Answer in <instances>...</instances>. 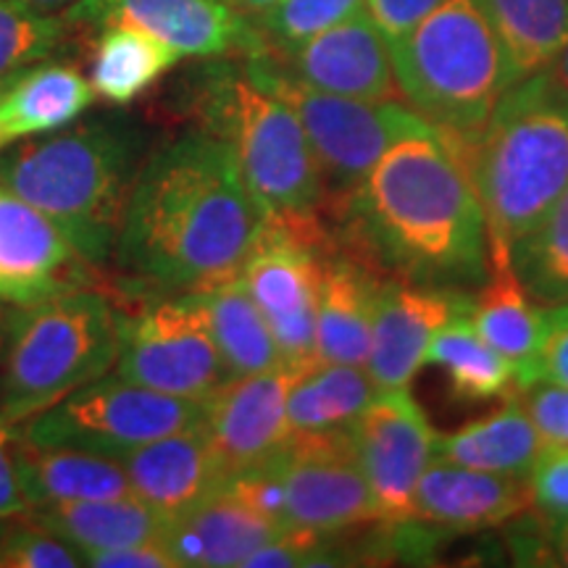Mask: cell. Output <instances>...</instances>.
I'll list each match as a JSON object with an SVG mask.
<instances>
[{
	"label": "cell",
	"instance_id": "obj_1",
	"mask_svg": "<svg viewBox=\"0 0 568 568\" xmlns=\"http://www.w3.org/2000/svg\"><path fill=\"white\" fill-rule=\"evenodd\" d=\"M337 247L389 280L477 293L493 251L464 166L432 124L400 134L329 211Z\"/></svg>",
	"mask_w": 568,
	"mask_h": 568
},
{
	"label": "cell",
	"instance_id": "obj_2",
	"mask_svg": "<svg viewBox=\"0 0 568 568\" xmlns=\"http://www.w3.org/2000/svg\"><path fill=\"white\" fill-rule=\"evenodd\" d=\"M268 224L224 140L190 126L148 153L111 258L172 295L243 272Z\"/></svg>",
	"mask_w": 568,
	"mask_h": 568
},
{
	"label": "cell",
	"instance_id": "obj_3",
	"mask_svg": "<svg viewBox=\"0 0 568 568\" xmlns=\"http://www.w3.org/2000/svg\"><path fill=\"white\" fill-rule=\"evenodd\" d=\"M197 130L224 140L268 222L329 240V197L295 111L253 74L245 59H209L187 82Z\"/></svg>",
	"mask_w": 568,
	"mask_h": 568
},
{
	"label": "cell",
	"instance_id": "obj_4",
	"mask_svg": "<svg viewBox=\"0 0 568 568\" xmlns=\"http://www.w3.org/2000/svg\"><path fill=\"white\" fill-rule=\"evenodd\" d=\"M145 159V134L132 122L90 119L0 151V184L59 224L88 264H103Z\"/></svg>",
	"mask_w": 568,
	"mask_h": 568
},
{
	"label": "cell",
	"instance_id": "obj_5",
	"mask_svg": "<svg viewBox=\"0 0 568 568\" xmlns=\"http://www.w3.org/2000/svg\"><path fill=\"white\" fill-rule=\"evenodd\" d=\"M479 197L493 266L537 230L568 187V101L548 71L510 84L460 159Z\"/></svg>",
	"mask_w": 568,
	"mask_h": 568
},
{
	"label": "cell",
	"instance_id": "obj_6",
	"mask_svg": "<svg viewBox=\"0 0 568 568\" xmlns=\"http://www.w3.org/2000/svg\"><path fill=\"white\" fill-rule=\"evenodd\" d=\"M389 55L400 101L464 159L510 88L506 53L481 0L439 3L389 45Z\"/></svg>",
	"mask_w": 568,
	"mask_h": 568
},
{
	"label": "cell",
	"instance_id": "obj_7",
	"mask_svg": "<svg viewBox=\"0 0 568 568\" xmlns=\"http://www.w3.org/2000/svg\"><path fill=\"white\" fill-rule=\"evenodd\" d=\"M0 422L24 424L116 364L119 314L95 290H69L9 316Z\"/></svg>",
	"mask_w": 568,
	"mask_h": 568
},
{
	"label": "cell",
	"instance_id": "obj_8",
	"mask_svg": "<svg viewBox=\"0 0 568 568\" xmlns=\"http://www.w3.org/2000/svg\"><path fill=\"white\" fill-rule=\"evenodd\" d=\"M230 487L284 529L335 535L379 521L351 432L290 437L268 464L232 477Z\"/></svg>",
	"mask_w": 568,
	"mask_h": 568
},
{
	"label": "cell",
	"instance_id": "obj_9",
	"mask_svg": "<svg viewBox=\"0 0 568 568\" xmlns=\"http://www.w3.org/2000/svg\"><path fill=\"white\" fill-rule=\"evenodd\" d=\"M245 63L295 111L322 169L326 197H329L326 222L329 211L364 182L382 153L400 134L424 124V119L403 101H355V98L308 88L287 74L268 51L245 59Z\"/></svg>",
	"mask_w": 568,
	"mask_h": 568
},
{
	"label": "cell",
	"instance_id": "obj_10",
	"mask_svg": "<svg viewBox=\"0 0 568 568\" xmlns=\"http://www.w3.org/2000/svg\"><path fill=\"white\" fill-rule=\"evenodd\" d=\"M203 424V403L155 393L119 374H105L27 418L21 437L42 447H77L124 458L138 447Z\"/></svg>",
	"mask_w": 568,
	"mask_h": 568
},
{
	"label": "cell",
	"instance_id": "obj_11",
	"mask_svg": "<svg viewBox=\"0 0 568 568\" xmlns=\"http://www.w3.org/2000/svg\"><path fill=\"white\" fill-rule=\"evenodd\" d=\"M113 374L201 403L232 379L195 293L166 297L138 316L119 318Z\"/></svg>",
	"mask_w": 568,
	"mask_h": 568
},
{
	"label": "cell",
	"instance_id": "obj_12",
	"mask_svg": "<svg viewBox=\"0 0 568 568\" xmlns=\"http://www.w3.org/2000/svg\"><path fill=\"white\" fill-rule=\"evenodd\" d=\"M335 243L316 240L293 226L268 222L243 276L247 293L272 326L284 366H316V308L322 287V255Z\"/></svg>",
	"mask_w": 568,
	"mask_h": 568
},
{
	"label": "cell",
	"instance_id": "obj_13",
	"mask_svg": "<svg viewBox=\"0 0 568 568\" xmlns=\"http://www.w3.org/2000/svg\"><path fill=\"white\" fill-rule=\"evenodd\" d=\"M63 13L74 27H134L182 59H253L268 51L253 17L222 0H80Z\"/></svg>",
	"mask_w": 568,
	"mask_h": 568
},
{
	"label": "cell",
	"instance_id": "obj_14",
	"mask_svg": "<svg viewBox=\"0 0 568 568\" xmlns=\"http://www.w3.org/2000/svg\"><path fill=\"white\" fill-rule=\"evenodd\" d=\"M351 437L379 521H414V495L435 460L437 429L410 389L376 393Z\"/></svg>",
	"mask_w": 568,
	"mask_h": 568
},
{
	"label": "cell",
	"instance_id": "obj_15",
	"mask_svg": "<svg viewBox=\"0 0 568 568\" xmlns=\"http://www.w3.org/2000/svg\"><path fill=\"white\" fill-rule=\"evenodd\" d=\"M471 295L382 276L364 364L376 393L410 389L426 366L432 339L450 318L471 311Z\"/></svg>",
	"mask_w": 568,
	"mask_h": 568
},
{
	"label": "cell",
	"instance_id": "obj_16",
	"mask_svg": "<svg viewBox=\"0 0 568 568\" xmlns=\"http://www.w3.org/2000/svg\"><path fill=\"white\" fill-rule=\"evenodd\" d=\"M303 372L290 366L237 376L203 400V429L232 477L272 460L290 443L287 397Z\"/></svg>",
	"mask_w": 568,
	"mask_h": 568
},
{
	"label": "cell",
	"instance_id": "obj_17",
	"mask_svg": "<svg viewBox=\"0 0 568 568\" xmlns=\"http://www.w3.org/2000/svg\"><path fill=\"white\" fill-rule=\"evenodd\" d=\"M308 88L355 101H400L387 40L366 11L303 40L284 53L268 51Z\"/></svg>",
	"mask_w": 568,
	"mask_h": 568
},
{
	"label": "cell",
	"instance_id": "obj_18",
	"mask_svg": "<svg viewBox=\"0 0 568 568\" xmlns=\"http://www.w3.org/2000/svg\"><path fill=\"white\" fill-rule=\"evenodd\" d=\"M84 266L59 224L0 184V301L30 305L80 290Z\"/></svg>",
	"mask_w": 568,
	"mask_h": 568
},
{
	"label": "cell",
	"instance_id": "obj_19",
	"mask_svg": "<svg viewBox=\"0 0 568 568\" xmlns=\"http://www.w3.org/2000/svg\"><path fill=\"white\" fill-rule=\"evenodd\" d=\"M531 510L527 477H506L437 458L426 466L414 495L416 521L450 535L500 529Z\"/></svg>",
	"mask_w": 568,
	"mask_h": 568
},
{
	"label": "cell",
	"instance_id": "obj_20",
	"mask_svg": "<svg viewBox=\"0 0 568 568\" xmlns=\"http://www.w3.org/2000/svg\"><path fill=\"white\" fill-rule=\"evenodd\" d=\"M119 460L132 495L169 521L201 506L230 481L203 424L142 445Z\"/></svg>",
	"mask_w": 568,
	"mask_h": 568
},
{
	"label": "cell",
	"instance_id": "obj_21",
	"mask_svg": "<svg viewBox=\"0 0 568 568\" xmlns=\"http://www.w3.org/2000/svg\"><path fill=\"white\" fill-rule=\"evenodd\" d=\"M284 531L290 529L234 493L226 481L201 506L172 518L163 539L180 568H232L245 566L247 558Z\"/></svg>",
	"mask_w": 568,
	"mask_h": 568
},
{
	"label": "cell",
	"instance_id": "obj_22",
	"mask_svg": "<svg viewBox=\"0 0 568 568\" xmlns=\"http://www.w3.org/2000/svg\"><path fill=\"white\" fill-rule=\"evenodd\" d=\"M382 276L332 245L322 255V287L316 308L318 364L364 366Z\"/></svg>",
	"mask_w": 568,
	"mask_h": 568
},
{
	"label": "cell",
	"instance_id": "obj_23",
	"mask_svg": "<svg viewBox=\"0 0 568 568\" xmlns=\"http://www.w3.org/2000/svg\"><path fill=\"white\" fill-rule=\"evenodd\" d=\"M95 98L90 80L69 63L40 61L21 69L0 95V151L19 140L74 124Z\"/></svg>",
	"mask_w": 568,
	"mask_h": 568
},
{
	"label": "cell",
	"instance_id": "obj_24",
	"mask_svg": "<svg viewBox=\"0 0 568 568\" xmlns=\"http://www.w3.org/2000/svg\"><path fill=\"white\" fill-rule=\"evenodd\" d=\"M27 521L53 531L82 552H101L126 545L161 539L166 535L169 518L153 510L134 495L103 497V500H63L32 506Z\"/></svg>",
	"mask_w": 568,
	"mask_h": 568
},
{
	"label": "cell",
	"instance_id": "obj_25",
	"mask_svg": "<svg viewBox=\"0 0 568 568\" xmlns=\"http://www.w3.org/2000/svg\"><path fill=\"white\" fill-rule=\"evenodd\" d=\"M545 450L548 445L539 437L516 389L503 397V406L489 416L437 435L435 443V456L450 464L527 479Z\"/></svg>",
	"mask_w": 568,
	"mask_h": 568
},
{
	"label": "cell",
	"instance_id": "obj_26",
	"mask_svg": "<svg viewBox=\"0 0 568 568\" xmlns=\"http://www.w3.org/2000/svg\"><path fill=\"white\" fill-rule=\"evenodd\" d=\"M17 460L21 487L32 506L132 495L130 479L119 458L98 456L77 447L32 445L19 432Z\"/></svg>",
	"mask_w": 568,
	"mask_h": 568
},
{
	"label": "cell",
	"instance_id": "obj_27",
	"mask_svg": "<svg viewBox=\"0 0 568 568\" xmlns=\"http://www.w3.org/2000/svg\"><path fill=\"white\" fill-rule=\"evenodd\" d=\"M468 318L479 337L514 366L516 387L521 385L542 339L545 311L527 293L514 266H493L489 280L471 295Z\"/></svg>",
	"mask_w": 568,
	"mask_h": 568
},
{
	"label": "cell",
	"instance_id": "obj_28",
	"mask_svg": "<svg viewBox=\"0 0 568 568\" xmlns=\"http://www.w3.org/2000/svg\"><path fill=\"white\" fill-rule=\"evenodd\" d=\"M232 379L284 366L272 326L247 293L243 276L195 293Z\"/></svg>",
	"mask_w": 568,
	"mask_h": 568
},
{
	"label": "cell",
	"instance_id": "obj_29",
	"mask_svg": "<svg viewBox=\"0 0 568 568\" xmlns=\"http://www.w3.org/2000/svg\"><path fill=\"white\" fill-rule=\"evenodd\" d=\"M376 397L364 366L316 364L297 376L287 397L290 437L351 432Z\"/></svg>",
	"mask_w": 568,
	"mask_h": 568
},
{
	"label": "cell",
	"instance_id": "obj_30",
	"mask_svg": "<svg viewBox=\"0 0 568 568\" xmlns=\"http://www.w3.org/2000/svg\"><path fill=\"white\" fill-rule=\"evenodd\" d=\"M508 61L510 84L548 71L568 45V0H481Z\"/></svg>",
	"mask_w": 568,
	"mask_h": 568
},
{
	"label": "cell",
	"instance_id": "obj_31",
	"mask_svg": "<svg viewBox=\"0 0 568 568\" xmlns=\"http://www.w3.org/2000/svg\"><path fill=\"white\" fill-rule=\"evenodd\" d=\"M182 55L134 27H101L92 51L90 84L103 101L126 105L148 92Z\"/></svg>",
	"mask_w": 568,
	"mask_h": 568
},
{
	"label": "cell",
	"instance_id": "obj_32",
	"mask_svg": "<svg viewBox=\"0 0 568 568\" xmlns=\"http://www.w3.org/2000/svg\"><path fill=\"white\" fill-rule=\"evenodd\" d=\"M426 366L447 376V387L458 403H487L516 389L514 366L489 347L474 329L468 314L450 318L432 339Z\"/></svg>",
	"mask_w": 568,
	"mask_h": 568
},
{
	"label": "cell",
	"instance_id": "obj_33",
	"mask_svg": "<svg viewBox=\"0 0 568 568\" xmlns=\"http://www.w3.org/2000/svg\"><path fill=\"white\" fill-rule=\"evenodd\" d=\"M510 266L542 308L568 301V187L537 230L514 245Z\"/></svg>",
	"mask_w": 568,
	"mask_h": 568
},
{
	"label": "cell",
	"instance_id": "obj_34",
	"mask_svg": "<svg viewBox=\"0 0 568 568\" xmlns=\"http://www.w3.org/2000/svg\"><path fill=\"white\" fill-rule=\"evenodd\" d=\"M67 13L40 11L19 0H0V80L48 61L67 42Z\"/></svg>",
	"mask_w": 568,
	"mask_h": 568
},
{
	"label": "cell",
	"instance_id": "obj_35",
	"mask_svg": "<svg viewBox=\"0 0 568 568\" xmlns=\"http://www.w3.org/2000/svg\"><path fill=\"white\" fill-rule=\"evenodd\" d=\"M361 11H366V0H276L253 21L268 51L284 53Z\"/></svg>",
	"mask_w": 568,
	"mask_h": 568
},
{
	"label": "cell",
	"instance_id": "obj_36",
	"mask_svg": "<svg viewBox=\"0 0 568 568\" xmlns=\"http://www.w3.org/2000/svg\"><path fill=\"white\" fill-rule=\"evenodd\" d=\"M506 529L514 564L568 568V518H545L531 508L506 524Z\"/></svg>",
	"mask_w": 568,
	"mask_h": 568
},
{
	"label": "cell",
	"instance_id": "obj_37",
	"mask_svg": "<svg viewBox=\"0 0 568 568\" xmlns=\"http://www.w3.org/2000/svg\"><path fill=\"white\" fill-rule=\"evenodd\" d=\"M0 537V568H77L84 566L82 552L53 531L21 518Z\"/></svg>",
	"mask_w": 568,
	"mask_h": 568
},
{
	"label": "cell",
	"instance_id": "obj_38",
	"mask_svg": "<svg viewBox=\"0 0 568 568\" xmlns=\"http://www.w3.org/2000/svg\"><path fill=\"white\" fill-rule=\"evenodd\" d=\"M524 408L548 447H568V387L537 379L516 387Z\"/></svg>",
	"mask_w": 568,
	"mask_h": 568
},
{
	"label": "cell",
	"instance_id": "obj_39",
	"mask_svg": "<svg viewBox=\"0 0 568 568\" xmlns=\"http://www.w3.org/2000/svg\"><path fill=\"white\" fill-rule=\"evenodd\" d=\"M542 311V339H539L535 364H531L529 374L524 376L521 385H529V382L537 379H548L568 387V301L560 305H550V308Z\"/></svg>",
	"mask_w": 568,
	"mask_h": 568
},
{
	"label": "cell",
	"instance_id": "obj_40",
	"mask_svg": "<svg viewBox=\"0 0 568 568\" xmlns=\"http://www.w3.org/2000/svg\"><path fill=\"white\" fill-rule=\"evenodd\" d=\"M531 508L545 518H568V447H548L529 474Z\"/></svg>",
	"mask_w": 568,
	"mask_h": 568
},
{
	"label": "cell",
	"instance_id": "obj_41",
	"mask_svg": "<svg viewBox=\"0 0 568 568\" xmlns=\"http://www.w3.org/2000/svg\"><path fill=\"white\" fill-rule=\"evenodd\" d=\"M445 0H366V13L372 17L376 30L393 45L408 34L424 17H429Z\"/></svg>",
	"mask_w": 568,
	"mask_h": 568
},
{
	"label": "cell",
	"instance_id": "obj_42",
	"mask_svg": "<svg viewBox=\"0 0 568 568\" xmlns=\"http://www.w3.org/2000/svg\"><path fill=\"white\" fill-rule=\"evenodd\" d=\"M17 426L0 422V518L24 516L32 508L30 497L21 487L17 445L19 432Z\"/></svg>",
	"mask_w": 568,
	"mask_h": 568
},
{
	"label": "cell",
	"instance_id": "obj_43",
	"mask_svg": "<svg viewBox=\"0 0 568 568\" xmlns=\"http://www.w3.org/2000/svg\"><path fill=\"white\" fill-rule=\"evenodd\" d=\"M84 566L98 568H180L169 550L166 539H148V542L126 545L101 552H88Z\"/></svg>",
	"mask_w": 568,
	"mask_h": 568
},
{
	"label": "cell",
	"instance_id": "obj_44",
	"mask_svg": "<svg viewBox=\"0 0 568 568\" xmlns=\"http://www.w3.org/2000/svg\"><path fill=\"white\" fill-rule=\"evenodd\" d=\"M548 77L552 80V84H556V88L564 92V98L568 101V45L558 53V59L550 63Z\"/></svg>",
	"mask_w": 568,
	"mask_h": 568
},
{
	"label": "cell",
	"instance_id": "obj_45",
	"mask_svg": "<svg viewBox=\"0 0 568 568\" xmlns=\"http://www.w3.org/2000/svg\"><path fill=\"white\" fill-rule=\"evenodd\" d=\"M222 3L232 6V9H237L240 13H247V17H258V13H264L268 6H274L276 0H222Z\"/></svg>",
	"mask_w": 568,
	"mask_h": 568
},
{
	"label": "cell",
	"instance_id": "obj_46",
	"mask_svg": "<svg viewBox=\"0 0 568 568\" xmlns=\"http://www.w3.org/2000/svg\"><path fill=\"white\" fill-rule=\"evenodd\" d=\"M19 3H27V6H32V9H40V11L61 13V11L71 9L74 3H80V0H19Z\"/></svg>",
	"mask_w": 568,
	"mask_h": 568
},
{
	"label": "cell",
	"instance_id": "obj_47",
	"mask_svg": "<svg viewBox=\"0 0 568 568\" xmlns=\"http://www.w3.org/2000/svg\"><path fill=\"white\" fill-rule=\"evenodd\" d=\"M6 337H9V311L3 308V301H0V355L6 353Z\"/></svg>",
	"mask_w": 568,
	"mask_h": 568
},
{
	"label": "cell",
	"instance_id": "obj_48",
	"mask_svg": "<svg viewBox=\"0 0 568 568\" xmlns=\"http://www.w3.org/2000/svg\"><path fill=\"white\" fill-rule=\"evenodd\" d=\"M11 80V77H9ZM9 80H0V95H3V90H6V84H9Z\"/></svg>",
	"mask_w": 568,
	"mask_h": 568
}]
</instances>
